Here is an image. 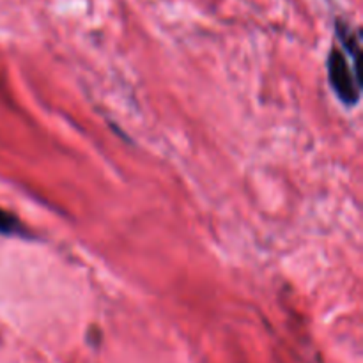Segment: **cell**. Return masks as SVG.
I'll use <instances>...</instances> for the list:
<instances>
[{
    "instance_id": "6da1fadb",
    "label": "cell",
    "mask_w": 363,
    "mask_h": 363,
    "mask_svg": "<svg viewBox=\"0 0 363 363\" xmlns=\"http://www.w3.org/2000/svg\"><path fill=\"white\" fill-rule=\"evenodd\" d=\"M328 77L333 91L346 105H357L360 99V77L350 66L347 57L339 48H332L328 57Z\"/></svg>"
},
{
    "instance_id": "7a4b0ae2",
    "label": "cell",
    "mask_w": 363,
    "mask_h": 363,
    "mask_svg": "<svg viewBox=\"0 0 363 363\" xmlns=\"http://www.w3.org/2000/svg\"><path fill=\"white\" fill-rule=\"evenodd\" d=\"M0 233L20 234V236H23V227H21V223L18 222L16 216L0 209Z\"/></svg>"
}]
</instances>
